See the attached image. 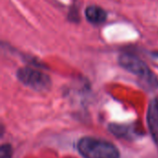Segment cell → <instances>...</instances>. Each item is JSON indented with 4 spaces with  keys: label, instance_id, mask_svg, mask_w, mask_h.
<instances>
[{
    "label": "cell",
    "instance_id": "6da1fadb",
    "mask_svg": "<svg viewBox=\"0 0 158 158\" xmlns=\"http://www.w3.org/2000/svg\"><path fill=\"white\" fill-rule=\"evenodd\" d=\"M77 149L83 158H119V151L112 143L99 138L83 137Z\"/></svg>",
    "mask_w": 158,
    "mask_h": 158
},
{
    "label": "cell",
    "instance_id": "3957f363",
    "mask_svg": "<svg viewBox=\"0 0 158 158\" xmlns=\"http://www.w3.org/2000/svg\"><path fill=\"white\" fill-rule=\"evenodd\" d=\"M17 77L21 83L35 91L44 92L51 86V80L48 75L31 68L19 69L17 72Z\"/></svg>",
    "mask_w": 158,
    "mask_h": 158
},
{
    "label": "cell",
    "instance_id": "8992f818",
    "mask_svg": "<svg viewBox=\"0 0 158 158\" xmlns=\"http://www.w3.org/2000/svg\"><path fill=\"white\" fill-rule=\"evenodd\" d=\"M0 158H12V148L9 144H3L1 146Z\"/></svg>",
    "mask_w": 158,
    "mask_h": 158
},
{
    "label": "cell",
    "instance_id": "7a4b0ae2",
    "mask_svg": "<svg viewBox=\"0 0 158 158\" xmlns=\"http://www.w3.org/2000/svg\"><path fill=\"white\" fill-rule=\"evenodd\" d=\"M119 65L129 72L138 76L148 87H156L158 81L148 66L139 57L131 54H123L118 58Z\"/></svg>",
    "mask_w": 158,
    "mask_h": 158
},
{
    "label": "cell",
    "instance_id": "277c9868",
    "mask_svg": "<svg viewBox=\"0 0 158 158\" xmlns=\"http://www.w3.org/2000/svg\"><path fill=\"white\" fill-rule=\"evenodd\" d=\"M147 123L150 133L156 144L158 146V99L151 101L147 111Z\"/></svg>",
    "mask_w": 158,
    "mask_h": 158
},
{
    "label": "cell",
    "instance_id": "5b68a950",
    "mask_svg": "<svg viewBox=\"0 0 158 158\" xmlns=\"http://www.w3.org/2000/svg\"><path fill=\"white\" fill-rule=\"evenodd\" d=\"M106 12L98 6H89L85 9L86 19L93 24H102L106 19Z\"/></svg>",
    "mask_w": 158,
    "mask_h": 158
}]
</instances>
